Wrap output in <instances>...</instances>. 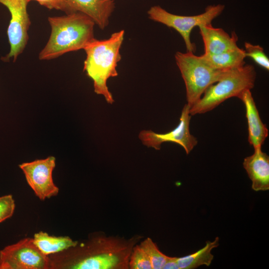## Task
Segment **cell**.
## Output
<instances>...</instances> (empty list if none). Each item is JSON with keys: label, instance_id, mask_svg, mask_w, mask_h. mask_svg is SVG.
<instances>
[{"label": "cell", "instance_id": "1", "mask_svg": "<svg viewBox=\"0 0 269 269\" xmlns=\"http://www.w3.org/2000/svg\"><path fill=\"white\" fill-rule=\"evenodd\" d=\"M51 32L39 54L40 60H50L85 47L94 39V21L81 12L49 17Z\"/></svg>", "mask_w": 269, "mask_h": 269}, {"label": "cell", "instance_id": "2", "mask_svg": "<svg viewBox=\"0 0 269 269\" xmlns=\"http://www.w3.org/2000/svg\"><path fill=\"white\" fill-rule=\"evenodd\" d=\"M125 31L121 30L107 39L95 38L84 49L86 57L83 70L93 80L94 92L111 104L114 100L107 83L110 77L118 75L116 68L122 58L120 51Z\"/></svg>", "mask_w": 269, "mask_h": 269}, {"label": "cell", "instance_id": "3", "mask_svg": "<svg viewBox=\"0 0 269 269\" xmlns=\"http://www.w3.org/2000/svg\"><path fill=\"white\" fill-rule=\"evenodd\" d=\"M256 78V70L252 65L227 71L215 85H210L203 96L190 108V115L208 112L230 98H239L244 91L254 87Z\"/></svg>", "mask_w": 269, "mask_h": 269}, {"label": "cell", "instance_id": "4", "mask_svg": "<svg viewBox=\"0 0 269 269\" xmlns=\"http://www.w3.org/2000/svg\"><path fill=\"white\" fill-rule=\"evenodd\" d=\"M175 59L185 83L187 104L190 107L210 85L219 81L227 71L215 69L202 56L195 55L192 52H177Z\"/></svg>", "mask_w": 269, "mask_h": 269}, {"label": "cell", "instance_id": "5", "mask_svg": "<svg viewBox=\"0 0 269 269\" xmlns=\"http://www.w3.org/2000/svg\"><path fill=\"white\" fill-rule=\"evenodd\" d=\"M224 5L218 4L207 6L205 11L200 14L185 16L170 13L158 5L151 6L147 11L149 18L176 30L185 42L187 51L194 52L195 46L190 39L194 27L211 24L212 21L224 10Z\"/></svg>", "mask_w": 269, "mask_h": 269}, {"label": "cell", "instance_id": "6", "mask_svg": "<svg viewBox=\"0 0 269 269\" xmlns=\"http://www.w3.org/2000/svg\"><path fill=\"white\" fill-rule=\"evenodd\" d=\"M48 256L42 253L33 238H25L0 250V269H49Z\"/></svg>", "mask_w": 269, "mask_h": 269}, {"label": "cell", "instance_id": "7", "mask_svg": "<svg viewBox=\"0 0 269 269\" xmlns=\"http://www.w3.org/2000/svg\"><path fill=\"white\" fill-rule=\"evenodd\" d=\"M0 3L7 7L11 17L7 30L10 51L2 59L7 61L12 58L15 62L23 51L28 39L30 20L27 7L29 2L27 0H0Z\"/></svg>", "mask_w": 269, "mask_h": 269}, {"label": "cell", "instance_id": "8", "mask_svg": "<svg viewBox=\"0 0 269 269\" xmlns=\"http://www.w3.org/2000/svg\"><path fill=\"white\" fill-rule=\"evenodd\" d=\"M55 165L56 158L53 156L23 162L18 165L27 184L40 200L55 196L59 193V188L52 177Z\"/></svg>", "mask_w": 269, "mask_h": 269}, {"label": "cell", "instance_id": "9", "mask_svg": "<svg viewBox=\"0 0 269 269\" xmlns=\"http://www.w3.org/2000/svg\"><path fill=\"white\" fill-rule=\"evenodd\" d=\"M190 107L187 104L181 111L179 123L177 126L165 134L156 133L151 130L141 131L138 137L142 143L148 147L159 150L161 144L165 142H172L180 145L188 154L197 145V138L191 134L189 125L191 115Z\"/></svg>", "mask_w": 269, "mask_h": 269}, {"label": "cell", "instance_id": "10", "mask_svg": "<svg viewBox=\"0 0 269 269\" xmlns=\"http://www.w3.org/2000/svg\"><path fill=\"white\" fill-rule=\"evenodd\" d=\"M66 14L81 12L90 17L101 29L109 24L114 10V0H63Z\"/></svg>", "mask_w": 269, "mask_h": 269}, {"label": "cell", "instance_id": "11", "mask_svg": "<svg viewBox=\"0 0 269 269\" xmlns=\"http://www.w3.org/2000/svg\"><path fill=\"white\" fill-rule=\"evenodd\" d=\"M243 165L254 191L269 189V156L262 150V147L255 148L254 153L244 158Z\"/></svg>", "mask_w": 269, "mask_h": 269}, {"label": "cell", "instance_id": "12", "mask_svg": "<svg viewBox=\"0 0 269 269\" xmlns=\"http://www.w3.org/2000/svg\"><path fill=\"white\" fill-rule=\"evenodd\" d=\"M207 55L218 54L239 48L238 37L235 32L230 36L223 29L214 28L212 24L199 26Z\"/></svg>", "mask_w": 269, "mask_h": 269}, {"label": "cell", "instance_id": "13", "mask_svg": "<svg viewBox=\"0 0 269 269\" xmlns=\"http://www.w3.org/2000/svg\"><path fill=\"white\" fill-rule=\"evenodd\" d=\"M244 103L248 127V141L254 148L262 147L268 136L269 131L262 122L251 90L244 91L238 98Z\"/></svg>", "mask_w": 269, "mask_h": 269}, {"label": "cell", "instance_id": "14", "mask_svg": "<svg viewBox=\"0 0 269 269\" xmlns=\"http://www.w3.org/2000/svg\"><path fill=\"white\" fill-rule=\"evenodd\" d=\"M33 240L39 250L48 256L74 247L78 242L68 236H55L40 231L34 234Z\"/></svg>", "mask_w": 269, "mask_h": 269}, {"label": "cell", "instance_id": "15", "mask_svg": "<svg viewBox=\"0 0 269 269\" xmlns=\"http://www.w3.org/2000/svg\"><path fill=\"white\" fill-rule=\"evenodd\" d=\"M212 67L220 71H228L245 65V51L240 48L218 54L201 55Z\"/></svg>", "mask_w": 269, "mask_h": 269}, {"label": "cell", "instance_id": "16", "mask_svg": "<svg viewBox=\"0 0 269 269\" xmlns=\"http://www.w3.org/2000/svg\"><path fill=\"white\" fill-rule=\"evenodd\" d=\"M219 241L217 237L213 242H206L205 246L195 253L177 258L179 269H194L202 265L209 266L214 258L211 251L219 246Z\"/></svg>", "mask_w": 269, "mask_h": 269}, {"label": "cell", "instance_id": "17", "mask_svg": "<svg viewBox=\"0 0 269 269\" xmlns=\"http://www.w3.org/2000/svg\"><path fill=\"white\" fill-rule=\"evenodd\" d=\"M140 247L148 256L153 269H163L168 256L161 253L150 238H147Z\"/></svg>", "mask_w": 269, "mask_h": 269}, {"label": "cell", "instance_id": "18", "mask_svg": "<svg viewBox=\"0 0 269 269\" xmlns=\"http://www.w3.org/2000/svg\"><path fill=\"white\" fill-rule=\"evenodd\" d=\"M245 47L246 57H251L258 65L267 70H269V59L262 47L246 42Z\"/></svg>", "mask_w": 269, "mask_h": 269}, {"label": "cell", "instance_id": "19", "mask_svg": "<svg viewBox=\"0 0 269 269\" xmlns=\"http://www.w3.org/2000/svg\"><path fill=\"white\" fill-rule=\"evenodd\" d=\"M130 267L132 269H152L150 261L140 246L135 247L132 254Z\"/></svg>", "mask_w": 269, "mask_h": 269}, {"label": "cell", "instance_id": "20", "mask_svg": "<svg viewBox=\"0 0 269 269\" xmlns=\"http://www.w3.org/2000/svg\"><path fill=\"white\" fill-rule=\"evenodd\" d=\"M15 208V201L12 195L0 196V224L13 216Z\"/></svg>", "mask_w": 269, "mask_h": 269}, {"label": "cell", "instance_id": "21", "mask_svg": "<svg viewBox=\"0 0 269 269\" xmlns=\"http://www.w3.org/2000/svg\"><path fill=\"white\" fill-rule=\"evenodd\" d=\"M28 2L32 0L36 1L41 5L49 9H55L65 12V7L63 0H27Z\"/></svg>", "mask_w": 269, "mask_h": 269}, {"label": "cell", "instance_id": "22", "mask_svg": "<svg viewBox=\"0 0 269 269\" xmlns=\"http://www.w3.org/2000/svg\"><path fill=\"white\" fill-rule=\"evenodd\" d=\"M163 269H179L177 263V257H168Z\"/></svg>", "mask_w": 269, "mask_h": 269}]
</instances>
